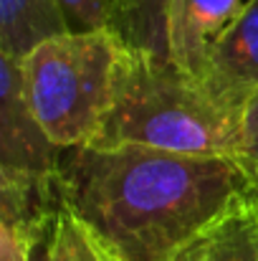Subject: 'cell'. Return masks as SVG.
<instances>
[{"label":"cell","instance_id":"obj_1","mask_svg":"<svg viewBox=\"0 0 258 261\" xmlns=\"http://www.w3.org/2000/svg\"><path fill=\"white\" fill-rule=\"evenodd\" d=\"M243 188L231 158L81 147L64 163V200L117 261H172Z\"/></svg>","mask_w":258,"mask_h":261},{"label":"cell","instance_id":"obj_2","mask_svg":"<svg viewBox=\"0 0 258 261\" xmlns=\"http://www.w3.org/2000/svg\"><path fill=\"white\" fill-rule=\"evenodd\" d=\"M91 147H145L236 160L238 117L223 112L167 56L127 46L114 107Z\"/></svg>","mask_w":258,"mask_h":261},{"label":"cell","instance_id":"obj_3","mask_svg":"<svg viewBox=\"0 0 258 261\" xmlns=\"http://www.w3.org/2000/svg\"><path fill=\"white\" fill-rule=\"evenodd\" d=\"M124 59L127 43L104 28L48 38L18 61L28 104L61 150L91 147L99 140Z\"/></svg>","mask_w":258,"mask_h":261},{"label":"cell","instance_id":"obj_4","mask_svg":"<svg viewBox=\"0 0 258 261\" xmlns=\"http://www.w3.org/2000/svg\"><path fill=\"white\" fill-rule=\"evenodd\" d=\"M66 152L38 124L25 96L20 64L0 56V177L59 180Z\"/></svg>","mask_w":258,"mask_h":261},{"label":"cell","instance_id":"obj_5","mask_svg":"<svg viewBox=\"0 0 258 261\" xmlns=\"http://www.w3.org/2000/svg\"><path fill=\"white\" fill-rule=\"evenodd\" d=\"M64 203V177H0V261H43Z\"/></svg>","mask_w":258,"mask_h":261},{"label":"cell","instance_id":"obj_6","mask_svg":"<svg viewBox=\"0 0 258 261\" xmlns=\"http://www.w3.org/2000/svg\"><path fill=\"white\" fill-rule=\"evenodd\" d=\"M195 84L223 112L241 119L246 104L258 94V0H246Z\"/></svg>","mask_w":258,"mask_h":261},{"label":"cell","instance_id":"obj_7","mask_svg":"<svg viewBox=\"0 0 258 261\" xmlns=\"http://www.w3.org/2000/svg\"><path fill=\"white\" fill-rule=\"evenodd\" d=\"M243 0H167L165 56L187 79L197 82L213 48L243 10Z\"/></svg>","mask_w":258,"mask_h":261},{"label":"cell","instance_id":"obj_8","mask_svg":"<svg viewBox=\"0 0 258 261\" xmlns=\"http://www.w3.org/2000/svg\"><path fill=\"white\" fill-rule=\"evenodd\" d=\"M172 261H258V195L243 188Z\"/></svg>","mask_w":258,"mask_h":261},{"label":"cell","instance_id":"obj_9","mask_svg":"<svg viewBox=\"0 0 258 261\" xmlns=\"http://www.w3.org/2000/svg\"><path fill=\"white\" fill-rule=\"evenodd\" d=\"M69 33L56 0H0V56L20 61L48 38Z\"/></svg>","mask_w":258,"mask_h":261},{"label":"cell","instance_id":"obj_10","mask_svg":"<svg viewBox=\"0 0 258 261\" xmlns=\"http://www.w3.org/2000/svg\"><path fill=\"white\" fill-rule=\"evenodd\" d=\"M43 261H117L111 251L96 239V233L79 218V213L64 200L53 221Z\"/></svg>","mask_w":258,"mask_h":261},{"label":"cell","instance_id":"obj_11","mask_svg":"<svg viewBox=\"0 0 258 261\" xmlns=\"http://www.w3.org/2000/svg\"><path fill=\"white\" fill-rule=\"evenodd\" d=\"M167 0H129L114 18L111 31L132 48L165 56Z\"/></svg>","mask_w":258,"mask_h":261},{"label":"cell","instance_id":"obj_12","mask_svg":"<svg viewBox=\"0 0 258 261\" xmlns=\"http://www.w3.org/2000/svg\"><path fill=\"white\" fill-rule=\"evenodd\" d=\"M69 33L104 31L114 23V0H56Z\"/></svg>","mask_w":258,"mask_h":261},{"label":"cell","instance_id":"obj_13","mask_svg":"<svg viewBox=\"0 0 258 261\" xmlns=\"http://www.w3.org/2000/svg\"><path fill=\"white\" fill-rule=\"evenodd\" d=\"M236 163L248 188L258 195V94L246 104L238 119V150Z\"/></svg>","mask_w":258,"mask_h":261},{"label":"cell","instance_id":"obj_14","mask_svg":"<svg viewBox=\"0 0 258 261\" xmlns=\"http://www.w3.org/2000/svg\"><path fill=\"white\" fill-rule=\"evenodd\" d=\"M127 3H129V0H114V18H117V13H119Z\"/></svg>","mask_w":258,"mask_h":261}]
</instances>
